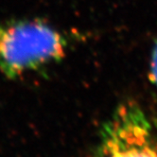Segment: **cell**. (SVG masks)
Wrapping results in <instances>:
<instances>
[{
  "label": "cell",
  "instance_id": "1",
  "mask_svg": "<svg viewBox=\"0 0 157 157\" xmlns=\"http://www.w3.org/2000/svg\"><path fill=\"white\" fill-rule=\"evenodd\" d=\"M66 35L48 22L15 19L0 24V72L14 80L60 63L68 48Z\"/></svg>",
  "mask_w": 157,
  "mask_h": 157
},
{
  "label": "cell",
  "instance_id": "2",
  "mask_svg": "<svg viewBox=\"0 0 157 157\" xmlns=\"http://www.w3.org/2000/svg\"><path fill=\"white\" fill-rule=\"evenodd\" d=\"M93 157H157L152 124L134 101L120 103L102 125Z\"/></svg>",
  "mask_w": 157,
  "mask_h": 157
},
{
  "label": "cell",
  "instance_id": "3",
  "mask_svg": "<svg viewBox=\"0 0 157 157\" xmlns=\"http://www.w3.org/2000/svg\"><path fill=\"white\" fill-rule=\"evenodd\" d=\"M150 78L151 82L157 88V40L154 42L151 54L150 63Z\"/></svg>",
  "mask_w": 157,
  "mask_h": 157
}]
</instances>
